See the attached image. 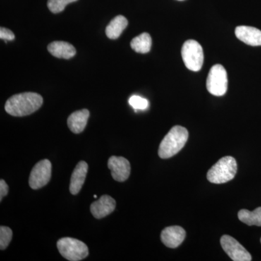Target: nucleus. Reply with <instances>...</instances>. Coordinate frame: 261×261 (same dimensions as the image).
<instances>
[{"mask_svg":"<svg viewBox=\"0 0 261 261\" xmlns=\"http://www.w3.org/2000/svg\"><path fill=\"white\" fill-rule=\"evenodd\" d=\"M76 1L78 0H48L47 6L51 13H59L64 10L67 5Z\"/></svg>","mask_w":261,"mask_h":261,"instance_id":"obj_19","label":"nucleus"},{"mask_svg":"<svg viewBox=\"0 0 261 261\" xmlns=\"http://www.w3.org/2000/svg\"><path fill=\"white\" fill-rule=\"evenodd\" d=\"M189 133L186 128L173 126L165 136L160 145L159 155L161 159H168L178 153L188 140Z\"/></svg>","mask_w":261,"mask_h":261,"instance_id":"obj_2","label":"nucleus"},{"mask_svg":"<svg viewBox=\"0 0 261 261\" xmlns=\"http://www.w3.org/2000/svg\"><path fill=\"white\" fill-rule=\"evenodd\" d=\"M47 49L51 56L63 59H70L76 53L75 47L72 44L62 41L51 42L48 45Z\"/></svg>","mask_w":261,"mask_h":261,"instance_id":"obj_15","label":"nucleus"},{"mask_svg":"<svg viewBox=\"0 0 261 261\" xmlns=\"http://www.w3.org/2000/svg\"><path fill=\"white\" fill-rule=\"evenodd\" d=\"M128 102H129L130 106L135 110V111H137V110L147 109L149 106L148 100L140 96H132L130 97Z\"/></svg>","mask_w":261,"mask_h":261,"instance_id":"obj_21","label":"nucleus"},{"mask_svg":"<svg viewBox=\"0 0 261 261\" xmlns=\"http://www.w3.org/2000/svg\"><path fill=\"white\" fill-rule=\"evenodd\" d=\"M238 171L236 160L226 156L212 166L207 173V178L213 184H224L234 178Z\"/></svg>","mask_w":261,"mask_h":261,"instance_id":"obj_3","label":"nucleus"},{"mask_svg":"<svg viewBox=\"0 0 261 261\" xmlns=\"http://www.w3.org/2000/svg\"><path fill=\"white\" fill-rule=\"evenodd\" d=\"M207 91L214 96H223L228 89V75L223 65L216 64L211 68L206 81Z\"/></svg>","mask_w":261,"mask_h":261,"instance_id":"obj_6","label":"nucleus"},{"mask_svg":"<svg viewBox=\"0 0 261 261\" xmlns=\"http://www.w3.org/2000/svg\"><path fill=\"white\" fill-rule=\"evenodd\" d=\"M108 166L111 170L113 179L117 181H126L130 173V165L128 160L123 157L112 156L108 160Z\"/></svg>","mask_w":261,"mask_h":261,"instance_id":"obj_9","label":"nucleus"},{"mask_svg":"<svg viewBox=\"0 0 261 261\" xmlns=\"http://www.w3.org/2000/svg\"><path fill=\"white\" fill-rule=\"evenodd\" d=\"M235 35L242 42L248 45L261 46V31L246 25H240L235 29Z\"/></svg>","mask_w":261,"mask_h":261,"instance_id":"obj_12","label":"nucleus"},{"mask_svg":"<svg viewBox=\"0 0 261 261\" xmlns=\"http://www.w3.org/2000/svg\"><path fill=\"white\" fill-rule=\"evenodd\" d=\"M178 1H183V0H178Z\"/></svg>","mask_w":261,"mask_h":261,"instance_id":"obj_25","label":"nucleus"},{"mask_svg":"<svg viewBox=\"0 0 261 261\" xmlns=\"http://www.w3.org/2000/svg\"><path fill=\"white\" fill-rule=\"evenodd\" d=\"M89 118L87 109L81 110L72 113L68 119V126L73 133L80 134L86 128Z\"/></svg>","mask_w":261,"mask_h":261,"instance_id":"obj_14","label":"nucleus"},{"mask_svg":"<svg viewBox=\"0 0 261 261\" xmlns=\"http://www.w3.org/2000/svg\"><path fill=\"white\" fill-rule=\"evenodd\" d=\"M130 47L137 53L145 54L150 51L152 38L148 33H143L132 39Z\"/></svg>","mask_w":261,"mask_h":261,"instance_id":"obj_17","label":"nucleus"},{"mask_svg":"<svg viewBox=\"0 0 261 261\" xmlns=\"http://www.w3.org/2000/svg\"><path fill=\"white\" fill-rule=\"evenodd\" d=\"M94 198H97V195H94Z\"/></svg>","mask_w":261,"mask_h":261,"instance_id":"obj_24","label":"nucleus"},{"mask_svg":"<svg viewBox=\"0 0 261 261\" xmlns=\"http://www.w3.org/2000/svg\"><path fill=\"white\" fill-rule=\"evenodd\" d=\"M0 38L6 41H13L15 39V34L10 29L1 27L0 29Z\"/></svg>","mask_w":261,"mask_h":261,"instance_id":"obj_22","label":"nucleus"},{"mask_svg":"<svg viewBox=\"0 0 261 261\" xmlns=\"http://www.w3.org/2000/svg\"><path fill=\"white\" fill-rule=\"evenodd\" d=\"M128 20L123 15H118L113 19L106 27V35L111 39H116L126 28Z\"/></svg>","mask_w":261,"mask_h":261,"instance_id":"obj_16","label":"nucleus"},{"mask_svg":"<svg viewBox=\"0 0 261 261\" xmlns=\"http://www.w3.org/2000/svg\"><path fill=\"white\" fill-rule=\"evenodd\" d=\"M221 245L230 258L233 261H250L252 256L238 240L229 235H224L221 238Z\"/></svg>","mask_w":261,"mask_h":261,"instance_id":"obj_8","label":"nucleus"},{"mask_svg":"<svg viewBox=\"0 0 261 261\" xmlns=\"http://www.w3.org/2000/svg\"><path fill=\"white\" fill-rule=\"evenodd\" d=\"M88 171V164L85 161H80L75 166L70 178V192L72 195L79 193L83 187Z\"/></svg>","mask_w":261,"mask_h":261,"instance_id":"obj_13","label":"nucleus"},{"mask_svg":"<svg viewBox=\"0 0 261 261\" xmlns=\"http://www.w3.org/2000/svg\"><path fill=\"white\" fill-rule=\"evenodd\" d=\"M51 175V164L47 159L42 160L34 166L29 177V185L33 190H38L45 186Z\"/></svg>","mask_w":261,"mask_h":261,"instance_id":"obj_7","label":"nucleus"},{"mask_svg":"<svg viewBox=\"0 0 261 261\" xmlns=\"http://www.w3.org/2000/svg\"><path fill=\"white\" fill-rule=\"evenodd\" d=\"M9 192V187L5 180H0V201L3 200V197L8 195Z\"/></svg>","mask_w":261,"mask_h":261,"instance_id":"obj_23","label":"nucleus"},{"mask_svg":"<svg viewBox=\"0 0 261 261\" xmlns=\"http://www.w3.org/2000/svg\"><path fill=\"white\" fill-rule=\"evenodd\" d=\"M42 104L43 98L40 94L25 92L9 98L5 103V109L11 116L23 117L36 112Z\"/></svg>","mask_w":261,"mask_h":261,"instance_id":"obj_1","label":"nucleus"},{"mask_svg":"<svg viewBox=\"0 0 261 261\" xmlns=\"http://www.w3.org/2000/svg\"><path fill=\"white\" fill-rule=\"evenodd\" d=\"M260 243H261V239H260Z\"/></svg>","mask_w":261,"mask_h":261,"instance_id":"obj_26","label":"nucleus"},{"mask_svg":"<svg viewBox=\"0 0 261 261\" xmlns=\"http://www.w3.org/2000/svg\"><path fill=\"white\" fill-rule=\"evenodd\" d=\"M13 238V231L9 227L1 226L0 227V249L5 250Z\"/></svg>","mask_w":261,"mask_h":261,"instance_id":"obj_20","label":"nucleus"},{"mask_svg":"<svg viewBox=\"0 0 261 261\" xmlns=\"http://www.w3.org/2000/svg\"><path fill=\"white\" fill-rule=\"evenodd\" d=\"M238 218L242 222L248 226H261V207L253 211L243 209L239 211Z\"/></svg>","mask_w":261,"mask_h":261,"instance_id":"obj_18","label":"nucleus"},{"mask_svg":"<svg viewBox=\"0 0 261 261\" xmlns=\"http://www.w3.org/2000/svg\"><path fill=\"white\" fill-rule=\"evenodd\" d=\"M57 247L62 256L68 260L80 261L89 255L87 245L76 239L62 238L58 240Z\"/></svg>","mask_w":261,"mask_h":261,"instance_id":"obj_4","label":"nucleus"},{"mask_svg":"<svg viewBox=\"0 0 261 261\" xmlns=\"http://www.w3.org/2000/svg\"><path fill=\"white\" fill-rule=\"evenodd\" d=\"M181 56L189 70L199 71L203 65L204 55L202 46L197 41L187 40L183 44Z\"/></svg>","mask_w":261,"mask_h":261,"instance_id":"obj_5","label":"nucleus"},{"mask_svg":"<svg viewBox=\"0 0 261 261\" xmlns=\"http://www.w3.org/2000/svg\"><path fill=\"white\" fill-rule=\"evenodd\" d=\"M116 200L109 195H103L90 206V211L94 218L102 219L112 214L116 208Z\"/></svg>","mask_w":261,"mask_h":261,"instance_id":"obj_11","label":"nucleus"},{"mask_svg":"<svg viewBox=\"0 0 261 261\" xmlns=\"http://www.w3.org/2000/svg\"><path fill=\"white\" fill-rule=\"evenodd\" d=\"M186 237V231L181 226H173L164 228L161 232L163 243L169 248H176L179 246Z\"/></svg>","mask_w":261,"mask_h":261,"instance_id":"obj_10","label":"nucleus"}]
</instances>
